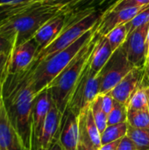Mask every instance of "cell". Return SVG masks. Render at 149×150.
<instances>
[{"mask_svg": "<svg viewBox=\"0 0 149 150\" xmlns=\"http://www.w3.org/2000/svg\"><path fill=\"white\" fill-rule=\"evenodd\" d=\"M35 98L26 71L6 76L2 84V98L8 119L25 150H33L32 116Z\"/></svg>", "mask_w": 149, "mask_h": 150, "instance_id": "obj_1", "label": "cell"}, {"mask_svg": "<svg viewBox=\"0 0 149 150\" xmlns=\"http://www.w3.org/2000/svg\"><path fill=\"white\" fill-rule=\"evenodd\" d=\"M66 4H44L39 0L30 8L0 25V35L10 40L13 48L32 39L41 26L63 11Z\"/></svg>", "mask_w": 149, "mask_h": 150, "instance_id": "obj_2", "label": "cell"}, {"mask_svg": "<svg viewBox=\"0 0 149 150\" xmlns=\"http://www.w3.org/2000/svg\"><path fill=\"white\" fill-rule=\"evenodd\" d=\"M97 25L85 33L66 49L51 55L37 65L30 66L25 70L36 96L47 89L50 83L76 56L86 42L94 35Z\"/></svg>", "mask_w": 149, "mask_h": 150, "instance_id": "obj_3", "label": "cell"}, {"mask_svg": "<svg viewBox=\"0 0 149 150\" xmlns=\"http://www.w3.org/2000/svg\"><path fill=\"white\" fill-rule=\"evenodd\" d=\"M98 36L99 34L96 28L94 35L86 42L76 56L47 88L50 92L53 103L63 115L68 105L70 93L91 56Z\"/></svg>", "mask_w": 149, "mask_h": 150, "instance_id": "obj_4", "label": "cell"}, {"mask_svg": "<svg viewBox=\"0 0 149 150\" xmlns=\"http://www.w3.org/2000/svg\"><path fill=\"white\" fill-rule=\"evenodd\" d=\"M100 84L101 75L100 73L96 75L92 72L89 60L70 93L65 112H70L77 118L86 112L92 102L99 95Z\"/></svg>", "mask_w": 149, "mask_h": 150, "instance_id": "obj_5", "label": "cell"}, {"mask_svg": "<svg viewBox=\"0 0 149 150\" xmlns=\"http://www.w3.org/2000/svg\"><path fill=\"white\" fill-rule=\"evenodd\" d=\"M103 14L100 12H93L79 22L64 28L61 33L46 48L41 50L34 58L31 66L37 65L40 62L46 60L51 55L61 52L69 46H71L75 41H76L81 36H83L85 33L94 28L98 22L100 21Z\"/></svg>", "mask_w": 149, "mask_h": 150, "instance_id": "obj_6", "label": "cell"}, {"mask_svg": "<svg viewBox=\"0 0 149 150\" xmlns=\"http://www.w3.org/2000/svg\"><path fill=\"white\" fill-rule=\"evenodd\" d=\"M133 69L134 67L127 60L123 46L120 47L113 53L111 59L100 72L101 84L99 95H105L111 92Z\"/></svg>", "mask_w": 149, "mask_h": 150, "instance_id": "obj_7", "label": "cell"}, {"mask_svg": "<svg viewBox=\"0 0 149 150\" xmlns=\"http://www.w3.org/2000/svg\"><path fill=\"white\" fill-rule=\"evenodd\" d=\"M149 23L128 34L123 47L128 62L134 68H146L148 60Z\"/></svg>", "mask_w": 149, "mask_h": 150, "instance_id": "obj_8", "label": "cell"}, {"mask_svg": "<svg viewBox=\"0 0 149 150\" xmlns=\"http://www.w3.org/2000/svg\"><path fill=\"white\" fill-rule=\"evenodd\" d=\"M119 0H71L63 9L67 28L93 12H100L103 15L108 12Z\"/></svg>", "mask_w": 149, "mask_h": 150, "instance_id": "obj_9", "label": "cell"}, {"mask_svg": "<svg viewBox=\"0 0 149 150\" xmlns=\"http://www.w3.org/2000/svg\"><path fill=\"white\" fill-rule=\"evenodd\" d=\"M39 51L34 38L12 48L7 65V75H17L25 71L32 63Z\"/></svg>", "mask_w": 149, "mask_h": 150, "instance_id": "obj_10", "label": "cell"}, {"mask_svg": "<svg viewBox=\"0 0 149 150\" xmlns=\"http://www.w3.org/2000/svg\"><path fill=\"white\" fill-rule=\"evenodd\" d=\"M52 98L48 89L39 93L33 102L32 116V136L33 150H39V142L41 136L45 120L52 105Z\"/></svg>", "mask_w": 149, "mask_h": 150, "instance_id": "obj_11", "label": "cell"}, {"mask_svg": "<svg viewBox=\"0 0 149 150\" xmlns=\"http://www.w3.org/2000/svg\"><path fill=\"white\" fill-rule=\"evenodd\" d=\"M146 75L147 67L134 68L109 93L116 101L127 105L130 98L141 86Z\"/></svg>", "mask_w": 149, "mask_h": 150, "instance_id": "obj_12", "label": "cell"}, {"mask_svg": "<svg viewBox=\"0 0 149 150\" xmlns=\"http://www.w3.org/2000/svg\"><path fill=\"white\" fill-rule=\"evenodd\" d=\"M147 6L130 7L117 11H109L103 15L97 25V32L100 36H106L115 27L120 25H126L130 22L136 15L147 9Z\"/></svg>", "mask_w": 149, "mask_h": 150, "instance_id": "obj_13", "label": "cell"}, {"mask_svg": "<svg viewBox=\"0 0 149 150\" xmlns=\"http://www.w3.org/2000/svg\"><path fill=\"white\" fill-rule=\"evenodd\" d=\"M63 121V114L52 102L50 111L47 116L39 142V150H49L54 142L59 139Z\"/></svg>", "mask_w": 149, "mask_h": 150, "instance_id": "obj_14", "label": "cell"}, {"mask_svg": "<svg viewBox=\"0 0 149 150\" xmlns=\"http://www.w3.org/2000/svg\"><path fill=\"white\" fill-rule=\"evenodd\" d=\"M65 14L61 11L39 29L33 37L39 46L38 54L49 46L61 33L65 27Z\"/></svg>", "mask_w": 149, "mask_h": 150, "instance_id": "obj_15", "label": "cell"}, {"mask_svg": "<svg viewBox=\"0 0 149 150\" xmlns=\"http://www.w3.org/2000/svg\"><path fill=\"white\" fill-rule=\"evenodd\" d=\"M79 135V119L72 112H65L59 135L63 150H77Z\"/></svg>", "mask_w": 149, "mask_h": 150, "instance_id": "obj_16", "label": "cell"}, {"mask_svg": "<svg viewBox=\"0 0 149 150\" xmlns=\"http://www.w3.org/2000/svg\"><path fill=\"white\" fill-rule=\"evenodd\" d=\"M0 150H25L8 119L2 98L0 100Z\"/></svg>", "mask_w": 149, "mask_h": 150, "instance_id": "obj_17", "label": "cell"}, {"mask_svg": "<svg viewBox=\"0 0 149 150\" xmlns=\"http://www.w3.org/2000/svg\"><path fill=\"white\" fill-rule=\"evenodd\" d=\"M112 54L113 51L107 38L99 35L90 59V66L92 72L98 75Z\"/></svg>", "mask_w": 149, "mask_h": 150, "instance_id": "obj_18", "label": "cell"}, {"mask_svg": "<svg viewBox=\"0 0 149 150\" xmlns=\"http://www.w3.org/2000/svg\"><path fill=\"white\" fill-rule=\"evenodd\" d=\"M128 124L127 122L107 126L105 130L101 134V143L105 145L119 140H121L127 134Z\"/></svg>", "mask_w": 149, "mask_h": 150, "instance_id": "obj_19", "label": "cell"}, {"mask_svg": "<svg viewBox=\"0 0 149 150\" xmlns=\"http://www.w3.org/2000/svg\"><path fill=\"white\" fill-rule=\"evenodd\" d=\"M127 110L128 126L135 128L149 129V108L142 110Z\"/></svg>", "mask_w": 149, "mask_h": 150, "instance_id": "obj_20", "label": "cell"}, {"mask_svg": "<svg viewBox=\"0 0 149 150\" xmlns=\"http://www.w3.org/2000/svg\"><path fill=\"white\" fill-rule=\"evenodd\" d=\"M126 136L133 142L138 150H149V129L128 126Z\"/></svg>", "mask_w": 149, "mask_h": 150, "instance_id": "obj_21", "label": "cell"}, {"mask_svg": "<svg viewBox=\"0 0 149 150\" xmlns=\"http://www.w3.org/2000/svg\"><path fill=\"white\" fill-rule=\"evenodd\" d=\"M92 115L96 125L98 128L100 134H102L107 127V119L108 115L104 112L102 108V98L101 95H98L90 105Z\"/></svg>", "mask_w": 149, "mask_h": 150, "instance_id": "obj_22", "label": "cell"}, {"mask_svg": "<svg viewBox=\"0 0 149 150\" xmlns=\"http://www.w3.org/2000/svg\"><path fill=\"white\" fill-rule=\"evenodd\" d=\"M128 33L126 25H120L115 27L114 29H112L111 32H109L105 37L107 38L111 45V47L114 53L117 49H119L120 47L124 45Z\"/></svg>", "mask_w": 149, "mask_h": 150, "instance_id": "obj_23", "label": "cell"}, {"mask_svg": "<svg viewBox=\"0 0 149 150\" xmlns=\"http://www.w3.org/2000/svg\"><path fill=\"white\" fill-rule=\"evenodd\" d=\"M85 127H86V131H87L89 137H90V141L92 142L93 145L95 146L96 149H99L100 147L102 146L101 134L98 131V128L96 125L90 107L85 113Z\"/></svg>", "mask_w": 149, "mask_h": 150, "instance_id": "obj_24", "label": "cell"}, {"mask_svg": "<svg viewBox=\"0 0 149 150\" xmlns=\"http://www.w3.org/2000/svg\"><path fill=\"white\" fill-rule=\"evenodd\" d=\"M127 106L118 101H115L112 111L108 115L107 126L117 125L127 122Z\"/></svg>", "mask_w": 149, "mask_h": 150, "instance_id": "obj_25", "label": "cell"}, {"mask_svg": "<svg viewBox=\"0 0 149 150\" xmlns=\"http://www.w3.org/2000/svg\"><path fill=\"white\" fill-rule=\"evenodd\" d=\"M85 113L82 114L78 119H79V131H80V135H79V142H78V147L77 150H98L95 148L93 145L92 142L90 141L89 134L86 131L85 127Z\"/></svg>", "mask_w": 149, "mask_h": 150, "instance_id": "obj_26", "label": "cell"}, {"mask_svg": "<svg viewBox=\"0 0 149 150\" xmlns=\"http://www.w3.org/2000/svg\"><path fill=\"white\" fill-rule=\"evenodd\" d=\"M148 23H149V7L143 10L141 12H140L138 15H136L130 22L126 24L127 33L130 34L135 29H137L140 26L144 25Z\"/></svg>", "mask_w": 149, "mask_h": 150, "instance_id": "obj_27", "label": "cell"}, {"mask_svg": "<svg viewBox=\"0 0 149 150\" xmlns=\"http://www.w3.org/2000/svg\"><path fill=\"white\" fill-rule=\"evenodd\" d=\"M147 5H149V0H119L109 11H117L126 8L140 7V6H147Z\"/></svg>", "mask_w": 149, "mask_h": 150, "instance_id": "obj_28", "label": "cell"}, {"mask_svg": "<svg viewBox=\"0 0 149 150\" xmlns=\"http://www.w3.org/2000/svg\"><path fill=\"white\" fill-rule=\"evenodd\" d=\"M101 98H102V108H103L104 112L107 115H109L114 107L116 100L112 97V95L110 93L101 95Z\"/></svg>", "mask_w": 149, "mask_h": 150, "instance_id": "obj_29", "label": "cell"}, {"mask_svg": "<svg viewBox=\"0 0 149 150\" xmlns=\"http://www.w3.org/2000/svg\"><path fill=\"white\" fill-rule=\"evenodd\" d=\"M9 54H0V83L3 84L6 76H7V65L9 62Z\"/></svg>", "mask_w": 149, "mask_h": 150, "instance_id": "obj_30", "label": "cell"}, {"mask_svg": "<svg viewBox=\"0 0 149 150\" xmlns=\"http://www.w3.org/2000/svg\"><path fill=\"white\" fill-rule=\"evenodd\" d=\"M116 150H138L133 142L128 137L125 136L121 139L118 148Z\"/></svg>", "mask_w": 149, "mask_h": 150, "instance_id": "obj_31", "label": "cell"}, {"mask_svg": "<svg viewBox=\"0 0 149 150\" xmlns=\"http://www.w3.org/2000/svg\"><path fill=\"white\" fill-rule=\"evenodd\" d=\"M12 49V44L10 40L0 35V54H11Z\"/></svg>", "mask_w": 149, "mask_h": 150, "instance_id": "obj_32", "label": "cell"}, {"mask_svg": "<svg viewBox=\"0 0 149 150\" xmlns=\"http://www.w3.org/2000/svg\"><path fill=\"white\" fill-rule=\"evenodd\" d=\"M120 141L121 140H119V141H116V142H111V143H108L105 145H102L98 150H116Z\"/></svg>", "mask_w": 149, "mask_h": 150, "instance_id": "obj_33", "label": "cell"}, {"mask_svg": "<svg viewBox=\"0 0 149 150\" xmlns=\"http://www.w3.org/2000/svg\"><path fill=\"white\" fill-rule=\"evenodd\" d=\"M38 0H0V4H18L28 2H33Z\"/></svg>", "mask_w": 149, "mask_h": 150, "instance_id": "obj_34", "label": "cell"}, {"mask_svg": "<svg viewBox=\"0 0 149 150\" xmlns=\"http://www.w3.org/2000/svg\"><path fill=\"white\" fill-rule=\"evenodd\" d=\"M49 150H63L61 145V142L59 141V139H57V140H55L54 142V143L52 144V146L49 149Z\"/></svg>", "mask_w": 149, "mask_h": 150, "instance_id": "obj_35", "label": "cell"}, {"mask_svg": "<svg viewBox=\"0 0 149 150\" xmlns=\"http://www.w3.org/2000/svg\"><path fill=\"white\" fill-rule=\"evenodd\" d=\"M44 4H59V3H65L68 4L71 0H40Z\"/></svg>", "mask_w": 149, "mask_h": 150, "instance_id": "obj_36", "label": "cell"}, {"mask_svg": "<svg viewBox=\"0 0 149 150\" xmlns=\"http://www.w3.org/2000/svg\"><path fill=\"white\" fill-rule=\"evenodd\" d=\"M147 71H148V74L149 76V59L148 60V63H147Z\"/></svg>", "mask_w": 149, "mask_h": 150, "instance_id": "obj_37", "label": "cell"}, {"mask_svg": "<svg viewBox=\"0 0 149 150\" xmlns=\"http://www.w3.org/2000/svg\"><path fill=\"white\" fill-rule=\"evenodd\" d=\"M2 98V83H0V100Z\"/></svg>", "mask_w": 149, "mask_h": 150, "instance_id": "obj_38", "label": "cell"}, {"mask_svg": "<svg viewBox=\"0 0 149 150\" xmlns=\"http://www.w3.org/2000/svg\"><path fill=\"white\" fill-rule=\"evenodd\" d=\"M148 59H149V51H148Z\"/></svg>", "mask_w": 149, "mask_h": 150, "instance_id": "obj_39", "label": "cell"}, {"mask_svg": "<svg viewBox=\"0 0 149 150\" xmlns=\"http://www.w3.org/2000/svg\"><path fill=\"white\" fill-rule=\"evenodd\" d=\"M148 41H149V35H148Z\"/></svg>", "mask_w": 149, "mask_h": 150, "instance_id": "obj_40", "label": "cell"}]
</instances>
